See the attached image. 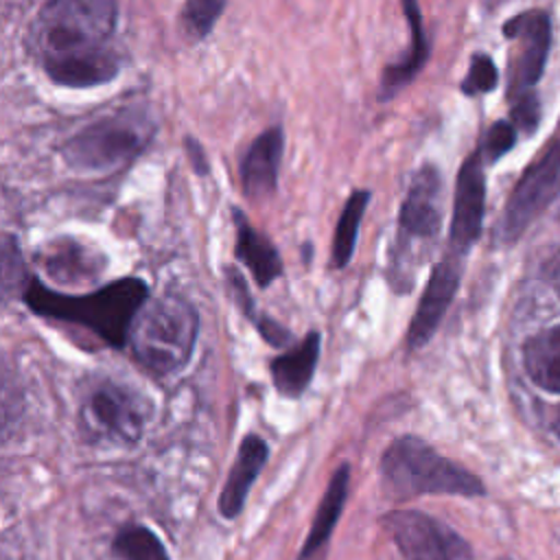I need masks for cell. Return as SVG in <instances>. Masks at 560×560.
Returning <instances> with one entry per match:
<instances>
[{
  "label": "cell",
  "instance_id": "44dd1931",
  "mask_svg": "<svg viewBox=\"0 0 560 560\" xmlns=\"http://www.w3.org/2000/svg\"><path fill=\"white\" fill-rule=\"evenodd\" d=\"M42 267L52 276V280L74 282V280H90L98 276L103 260L90 254V249L74 238H63L48 243L44 252H39Z\"/></svg>",
  "mask_w": 560,
  "mask_h": 560
},
{
  "label": "cell",
  "instance_id": "d6a6232c",
  "mask_svg": "<svg viewBox=\"0 0 560 560\" xmlns=\"http://www.w3.org/2000/svg\"><path fill=\"white\" fill-rule=\"evenodd\" d=\"M553 431H556L558 438H560V409H558V413H556V418H553Z\"/></svg>",
  "mask_w": 560,
  "mask_h": 560
},
{
  "label": "cell",
  "instance_id": "6da1fadb",
  "mask_svg": "<svg viewBox=\"0 0 560 560\" xmlns=\"http://www.w3.org/2000/svg\"><path fill=\"white\" fill-rule=\"evenodd\" d=\"M31 313L88 328L105 346L122 348L129 343L131 326L149 300V284L142 278L125 276L90 293H61L48 289L31 276L20 295Z\"/></svg>",
  "mask_w": 560,
  "mask_h": 560
},
{
  "label": "cell",
  "instance_id": "ac0fdd59",
  "mask_svg": "<svg viewBox=\"0 0 560 560\" xmlns=\"http://www.w3.org/2000/svg\"><path fill=\"white\" fill-rule=\"evenodd\" d=\"M319 348H322V335L317 330H308L306 337L289 348L287 352L278 354L271 365V381L273 387L280 396L287 398H298L311 383L317 359H319Z\"/></svg>",
  "mask_w": 560,
  "mask_h": 560
},
{
  "label": "cell",
  "instance_id": "d6986e66",
  "mask_svg": "<svg viewBox=\"0 0 560 560\" xmlns=\"http://www.w3.org/2000/svg\"><path fill=\"white\" fill-rule=\"evenodd\" d=\"M348 483H350V466L339 464V468L328 479L326 492L319 501L317 514L311 523V532L298 553V560H311L328 542V538L343 512V505L348 499Z\"/></svg>",
  "mask_w": 560,
  "mask_h": 560
},
{
  "label": "cell",
  "instance_id": "f1b7e54d",
  "mask_svg": "<svg viewBox=\"0 0 560 560\" xmlns=\"http://www.w3.org/2000/svg\"><path fill=\"white\" fill-rule=\"evenodd\" d=\"M225 284H228V291H230V298L234 300V304L238 306V311L256 322L258 319V313H256V302H254V295L247 287V280L245 276L236 269V267H225Z\"/></svg>",
  "mask_w": 560,
  "mask_h": 560
},
{
  "label": "cell",
  "instance_id": "2e32d148",
  "mask_svg": "<svg viewBox=\"0 0 560 560\" xmlns=\"http://www.w3.org/2000/svg\"><path fill=\"white\" fill-rule=\"evenodd\" d=\"M232 217H234V230H236L234 256L249 271L254 282L260 289H267L273 280H278L284 273L280 252L262 232H258L247 221V217L238 208L232 210Z\"/></svg>",
  "mask_w": 560,
  "mask_h": 560
},
{
  "label": "cell",
  "instance_id": "4316f807",
  "mask_svg": "<svg viewBox=\"0 0 560 560\" xmlns=\"http://www.w3.org/2000/svg\"><path fill=\"white\" fill-rule=\"evenodd\" d=\"M516 133L518 129L514 127L512 120H497L490 125V129L486 131L479 151L486 164H494L497 160H501L516 142Z\"/></svg>",
  "mask_w": 560,
  "mask_h": 560
},
{
  "label": "cell",
  "instance_id": "8fae6325",
  "mask_svg": "<svg viewBox=\"0 0 560 560\" xmlns=\"http://www.w3.org/2000/svg\"><path fill=\"white\" fill-rule=\"evenodd\" d=\"M503 35L518 44V52L510 70V98L529 92L542 77L549 44L551 22L545 11H523L503 24Z\"/></svg>",
  "mask_w": 560,
  "mask_h": 560
},
{
  "label": "cell",
  "instance_id": "30bf717a",
  "mask_svg": "<svg viewBox=\"0 0 560 560\" xmlns=\"http://www.w3.org/2000/svg\"><path fill=\"white\" fill-rule=\"evenodd\" d=\"M486 162L481 151H472L459 166L455 195H453V214L448 228V254L459 258L477 243L486 214Z\"/></svg>",
  "mask_w": 560,
  "mask_h": 560
},
{
  "label": "cell",
  "instance_id": "3957f363",
  "mask_svg": "<svg viewBox=\"0 0 560 560\" xmlns=\"http://www.w3.org/2000/svg\"><path fill=\"white\" fill-rule=\"evenodd\" d=\"M381 481L385 494L398 501L418 494H486L477 475L440 455L418 435H400L383 451Z\"/></svg>",
  "mask_w": 560,
  "mask_h": 560
},
{
  "label": "cell",
  "instance_id": "cb8c5ba5",
  "mask_svg": "<svg viewBox=\"0 0 560 560\" xmlns=\"http://www.w3.org/2000/svg\"><path fill=\"white\" fill-rule=\"evenodd\" d=\"M228 0H184L179 24L184 33L199 42L208 37L217 24V20L223 15Z\"/></svg>",
  "mask_w": 560,
  "mask_h": 560
},
{
  "label": "cell",
  "instance_id": "9c48e42d",
  "mask_svg": "<svg viewBox=\"0 0 560 560\" xmlns=\"http://www.w3.org/2000/svg\"><path fill=\"white\" fill-rule=\"evenodd\" d=\"M383 525L405 560H472L470 545L427 512L392 510Z\"/></svg>",
  "mask_w": 560,
  "mask_h": 560
},
{
  "label": "cell",
  "instance_id": "ffe728a7",
  "mask_svg": "<svg viewBox=\"0 0 560 560\" xmlns=\"http://www.w3.org/2000/svg\"><path fill=\"white\" fill-rule=\"evenodd\" d=\"M523 368L536 387L560 394V324L542 328L525 341Z\"/></svg>",
  "mask_w": 560,
  "mask_h": 560
},
{
  "label": "cell",
  "instance_id": "1f68e13d",
  "mask_svg": "<svg viewBox=\"0 0 560 560\" xmlns=\"http://www.w3.org/2000/svg\"><path fill=\"white\" fill-rule=\"evenodd\" d=\"M553 287H556V291L560 293V265L553 269Z\"/></svg>",
  "mask_w": 560,
  "mask_h": 560
},
{
  "label": "cell",
  "instance_id": "d4e9b609",
  "mask_svg": "<svg viewBox=\"0 0 560 560\" xmlns=\"http://www.w3.org/2000/svg\"><path fill=\"white\" fill-rule=\"evenodd\" d=\"M0 258H2V291L4 295L9 293H20L26 289L31 276L26 273V265L22 260V252H20V243L13 234H4L2 238V249H0Z\"/></svg>",
  "mask_w": 560,
  "mask_h": 560
},
{
  "label": "cell",
  "instance_id": "f546056e",
  "mask_svg": "<svg viewBox=\"0 0 560 560\" xmlns=\"http://www.w3.org/2000/svg\"><path fill=\"white\" fill-rule=\"evenodd\" d=\"M254 326L258 328L260 337H262L269 346L284 348V346L291 343V330L284 328L280 322L271 319L269 315H258V319L254 322Z\"/></svg>",
  "mask_w": 560,
  "mask_h": 560
},
{
  "label": "cell",
  "instance_id": "5b68a950",
  "mask_svg": "<svg viewBox=\"0 0 560 560\" xmlns=\"http://www.w3.org/2000/svg\"><path fill=\"white\" fill-rule=\"evenodd\" d=\"M118 0H48L35 20V48L44 61L109 48Z\"/></svg>",
  "mask_w": 560,
  "mask_h": 560
},
{
  "label": "cell",
  "instance_id": "8992f818",
  "mask_svg": "<svg viewBox=\"0 0 560 560\" xmlns=\"http://www.w3.org/2000/svg\"><path fill=\"white\" fill-rule=\"evenodd\" d=\"M153 136L155 120L151 114L142 107H125L70 136L61 155L77 171H114L136 160Z\"/></svg>",
  "mask_w": 560,
  "mask_h": 560
},
{
  "label": "cell",
  "instance_id": "52a82bcc",
  "mask_svg": "<svg viewBox=\"0 0 560 560\" xmlns=\"http://www.w3.org/2000/svg\"><path fill=\"white\" fill-rule=\"evenodd\" d=\"M560 192V140H553L516 179L494 228L499 245H512Z\"/></svg>",
  "mask_w": 560,
  "mask_h": 560
},
{
  "label": "cell",
  "instance_id": "7a4b0ae2",
  "mask_svg": "<svg viewBox=\"0 0 560 560\" xmlns=\"http://www.w3.org/2000/svg\"><path fill=\"white\" fill-rule=\"evenodd\" d=\"M199 335V313L195 304L177 291L149 298L140 308L129 348L133 359L158 376H168L188 365Z\"/></svg>",
  "mask_w": 560,
  "mask_h": 560
},
{
  "label": "cell",
  "instance_id": "e0dca14e",
  "mask_svg": "<svg viewBox=\"0 0 560 560\" xmlns=\"http://www.w3.org/2000/svg\"><path fill=\"white\" fill-rule=\"evenodd\" d=\"M42 68L55 85L83 90L114 81L120 72V59L112 48H107L98 52L44 61Z\"/></svg>",
  "mask_w": 560,
  "mask_h": 560
},
{
  "label": "cell",
  "instance_id": "5bb4252c",
  "mask_svg": "<svg viewBox=\"0 0 560 560\" xmlns=\"http://www.w3.org/2000/svg\"><path fill=\"white\" fill-rule=\"evenodd\" d=\"M400 7H402L405 22L409 24V48L394 63L383 68L378 92H376L381 103L392 101L400 90H405L418 77V72L424 68V63L429 59V39H427V31H424L420 2L418 0H400Z\"/></svg>",
  "mask_w": 560,
  "mask_h": 560
},
{
  "label": "cell",
  "instance_id": "603a6c76",
  "mask_svg": "<svg viewBox=\"0 0 560 560\" xmlns=\"http://www.w3.org/2000/svg\"><path fill=\"white\" fill-rule=\"evenodd\" d=\"M112 551L120 560H171L160 536L140 523L120 527L112 540Z\"/></svg>",
  "mask_w": 560,
  "mask_h": 560
},
{
  "label": "cell",
  "instance_id": "4dcf8cb0",
  "mask_svg": "<svg viewBox=\"0 0 560 560\" xmlns=\"http://www.w3.org/2000/svg\"><path fill=\"white\" fill-rule=\"evenodd\" d=\"M184 153L190 162V168L195 175L199 177H206L210 173V160L206 155V149L199 144L197 138L192 136H184Z\"/></svg>",
  "mask_w": 560,
  "mask_h": 560
},
{
  "label": "cell",
  "instance_id": "484cf974",
  "mask_svg": "<svg viewBox=\"0 0 560 560\" xmlns=\"http://www.w3.org/2000/svg\"><path fill=\"white\" fill-rule=\"evenodd\" d=\"M499 83V70L492 61L490 55L486 52H477L470 57V66L468 72L459 85V90L466 96H479V94H488L497 88Z\"/></svg>",
  "mask_w": 560,
  "mask_h": 560
},
{
  "label": "cell",
  "instance_id": "7c38bea8",
  "mask_svg": "<svg viewBox=\"0 0 560 560\" xmlns=\"http://www.w3.org/2000/svg\"><path fill=\"white\" fill-rule=\"evenodd\" d=\"M459 280H462V258L446 252V256L433 265L429 280L424 284V291L420 295V302L416 306V313L409 322L407 350H420L431 341V337L440 328L448 306L457 295Z\"/></svg>",
  "mask_w": 560,
  "mask_h": 560
},
{
  "label": "cell",
  "instance_id": "83f0119b",
  "mask_svg": "<svg viewBox=\"0 0 560 560\" xmlns=\"http://www.w3.org/2000/svg\"><path fill=\"white\" fill-rule=\"evenodd\" d=\"M510 120L518 131L532 133L538 122H540V103L538 96L532 92H523L512 96V109H510Z\"/></svg>",
  "mask_w": 560,
  "mask_h": 560
},
{
  "label": "cell",
  "instance_id": "9a60e30c",
  "mask_svg": "<svg viewBox=\"0 0 560 560\" xmlns=\"http://www.w3.org/2000/svg\"><path fill=\"white\" fill-rule=\"evenodd\" d=\"M267 457H269V446L260 435L249 433L241 440L236 459L230 468V475L219 497V512L223 518H236L243 512L249 488L258 479V472L267 464Z\"/></svg>",
  "mask_w": 560,
  "mask_h": 560
},
{
  "label": "cell",
  "instance_id": "277c9868",
  "mask_svg": "<svg viewBox=\"0 0 560 560\" xmlns=\"http://www.w3.org/2000/svg\"><path fill=\"white\" fill-rule=\"evenodd\" d=\"M442 228V175L435 164H422L400 201L394 245L389 249L387 280L396 293H409L416 267L435 243Z\"/></svg>",
  "mask_w": 560,
  "mask_h": 560
},
{
  "label": "cell",
  "instance_id": "ba28073f",
  "mask_svg": "<svg viewBox=\"0 0 560 560\" xmlns=\"http://www.w3.org/2000/svg\"><path fill=\"white\" fill-rule=\"evenodd\" d=\"M79 418L85 433L118 444H136L144 431L140 396L109 378L88 387Z\"/></svg>",
  "mask_w": 560,
  "mask_h": 560
},
{
  "label": "cell",
  "instance_id": "7402d4cb",
  "mask_svg": "<svg viewBox=\"0 0 560 560\" xmlns=\"http://www.w3.org/2000/svg\"><path fill=\"white\" fill-rule=\"evenodd\" d=\"M370 203V190L357 188L348 195L343 210L335 223V234H332V245H330V265L335 269H343L350 265L354 249H357V238H359V228L361 219L368 210Z\"/></svg>",
  "mask_w": 560,
  "mask_h": 560
},
{
  "label": "cell",
  "instance_id": "4fadbf2b",
  "mask_svg": "<svg viewBox=\"0 0 560 560\" xmlns=\"http://www.w3.org/2000/svg\"><path fill=\"white\" fill-rule=\"evenodd\" d=\"M282 153L284 131L280 125L265 129L249 142L241 160V186L249 199L260 201L276 190Z\"/></svg>",
  "mask_w": 560,
  "mask_h": 560
}]
</instances>
